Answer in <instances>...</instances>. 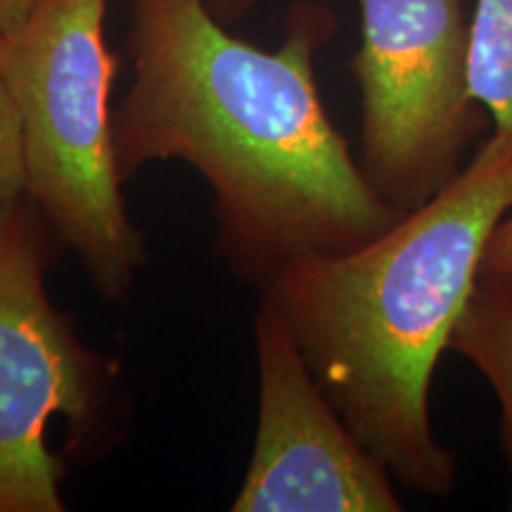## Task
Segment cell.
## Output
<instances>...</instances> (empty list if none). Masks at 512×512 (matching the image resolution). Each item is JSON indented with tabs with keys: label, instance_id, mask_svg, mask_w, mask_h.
I'll list each match as a JSON object with an SVG mask.
<instances>
[{
	"label": "cell",
	"instance_id": "1",
	"mask_svg": "<svg viewBox=\"0 0 512 512\" xmlns=\"http://www.w3.org/2000/svg\"><path fill=\"white\" fill-rule=\"evenodd\" d=\"M302 12L278 50L221 27L207 0H136V83L117 117L121 181L152 162L195 166L216 195L221 247L268 285L304 256L344 254L406 211L354 162L320 100L313 55L328 36Z\"/></svg>",
	"mask_w": 512,
	"mask_h": 512
},
{
	"label": "cell",
	"instance_id": "2",
	"mask_svg": "<svg viewBox=\"0 0 512 512\" xmlns=\"http://www.w3.org/2000/svg\"><path fill=\"white\" fill-rule=\"evenodd\" d=\"M512 211V131H494L460 174L387 233L344 254L304 256L268 280L313 377L396 482L451 494L456 453L434 437L439 356Z\"/></svg>",
	"mask_w": 512,
	"mask_h": 512
},
{
	"label": "cell",
	"instance_id": "3",
	"mask_svg": "<svg viewBox=\"0 0 512 512\" xmlns=\"http://www.w3.org/2000/svg\"><path fill=\"white\" fill-rule=\"evenodd\" d=\"M0 76L22 124L27 195L95 287L126 297L145 242L121 197L105 0H36L27 22L0 38Z\"/></svg>",
	"mask_w": 512,
	"mask_h": 512
},
{
	"label": "cell",
	"instance_id": "4",
	"mask_svg": "<svg viewBox=\"0 0 512 512\" xmlns=\"http://www.w3.org/2000/svg\"><path fill=\"white\" fill-rule=\"evenodd\" d=\"M363 171L396 209L411 211L463 169L484 128L470 93L463 0H358Z\"/></svg>",
	"mask_w": 512,
	"mask_h": 512
},
{
	"label": "cell",
	"instance_id": "5",
	"mask_svg": "<svg viewBox=\"0 0 512 512\" xmlns=\"http://www.w3.org/2000/svg\"><path fill=\"white\" fill-rule=\"evenodd\" d=\"M43 240L27 202L0 207V512L64 510V465L50 451L55 418H91L98 358L55 309L43 278Z\"/></svg>",
	"mask_w": 512,
	"mask_h": 512
},
{
	"label": "cell",
	"instance_id": "6",
	"mask_svg": "<svg viewBox=\"0 0 512 512\" xmlns=\"http://www.w3.org/2000/svg\"><path fill=\"white\" fill-rule=\"evenodd\" d=\"M259 425L235 512H399L392 472L337 413L271 304L256 316Z\"/></svg>",
	"mask_w": 512,
	"mask_h": 512
},
{
	"label": "cell",
	"instance_id": "7",
	"mask_svg": "<svg viewBox=\"0 0 512 512\" xmlns=\"http://www.w3.org/2000/svg\"><path fill=\"white\" fill-rule=\"evenodd\" d=\"M456 354L475 366L501 408V448L510 475L508 508L512 510V297L496 287L477 283L453 328Z\"/></svg>",
	"mask_w": 512,
	"mask_h": 512
},
{
	"label": "cell",
	"instance_id": "8",
	"mask_svg": "<svg viewBox=\"0 0 512 512\" xmlns=\"http://www.w3.org/2000/svg\"><path fill=\"white\" fill-rule=\"evenodd\" d=\"M470 93L512 131V0H477L470 24Z\"/></svg>",
	"mask_w": 512,
	"mask_h": 512
},
{
	"label": "cell",
	"instance_id": "9",
	"mask_svg": "<svg viewBox=\"0 0 512 512\" xmlns=\"http://www.w3.org/2000/svg\"><path fill=\"white\" fill-rule=\"evenodd\" d=\"M27 192L22 124L15 100L0 76V207Z\"/></svg>",
	"mask_w": 512,
	"mask_h": 512
},
{
	"label": "cell",
	"instance_id": "10",
	"mask_svg": "<svg viewBox=\"0 0 512 512\" xmlns=\"http://www.w3.org/2000/svg\"><path fill=\"white\" fill-rule=\"evenodd\" d=\"M479 283L496 287L512 297V211L498 223L486 245Z\"/></svg>",
	"mask_w": 512,
	"mask_h": 512
},
{
	"label": "cell",
	"instance_id": "11",
	"mask_svg": "<svg viewBox=\"0 0 512 512\" xmlns=\"http://www.w3.org/2000/svg\"><path fill=\"white\" fill-rule=\"evenodd\" d=\"M36 0H0V38L15 34L27 22Z\"/></svg>",
	"mask_w": 512,
	"mask_h": 512
},
{
	"label": "cell",
	"instance_id": "12",
	"mask_svg": "<svg viewBox=\"0 0 512 512\" xmlns=\"http://www.w3.org/2000/svg\"><path fill=\"white\" fill-rule=\"evenodd\" d=\"M211 3H216L223 10H240V8H245L249 0H211Z\"/></svg>",
	"mask_w": 512,
	"mask_h": 512
}]
</instances>
